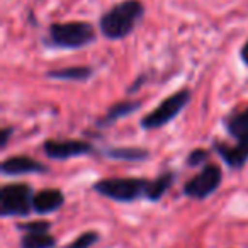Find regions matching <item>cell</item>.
Here are the masks:
<instances>
[{
  "mask_svg": "<svg viewBox=\"0 0 248 248\" xmlns=\"http://www.w3.org/2000/svg\"><path fill=\"white\" fill-rule=\"evenodd\" d=\"M145 17V5L140 0H123L99 19V29L109 41L128 38Z\"/></svg>",
  "mask_w": 248,
  "mask_h": 248,
  "instance_id": "1",
  "label": "cell"
},
{
  "mask_svg": "<svg viewBox=\"0 0 248 248\" xmlns=\"http://www.w3.org/2000/svg\"><path fill=\"white\" fill-rule=\"evenodd\" d=\"M95 28L87 21L55 22L49 26L45 43L58 49H80L95 41Z\"/></svg>",
  "mask_w": 248,
  "mask_h": 248,
  "instance_id": "2",
  "label": "cell"
},
{
  "mask_svg": "<svg viewBox=\"0 0 248 248\" xmlns=\"http://www.w3.org/2000/svg\"><path fill=\"white\" fill-rule=\"evenodd\" d=\"M150 180L146 179H102L93 184V190L117 202H133L146 196Z\"/></svg>",
  "mask_w": 248,
  "mask_h": 248,
  "instance_id": "3",
  "label": "cell"
},
{
  "mask_svg": "<svg viewBox=\"0 0 248 248\" xmlns=\"http://www.w3.org/2000/svg\"><path fill=\"white\" fill-rule=\"evenodd\" d=\"M190 102V92L187 89H182L179 92L172 93L170 97H167L162 104H158V107L148 112L145 117H141L140 124L145 129H158L165 124H169L170 121H173Z\"/></svg>",
  "mask_w": 248,
  "mask_h": 248,
  "instance_id": "4",
  "label": "cell"
},
{
  "mask_svg": "<svg viewBox=\"0 0 248 248\" xmlns=\"http://www.w3.org/2000/svg\"><path fill=\"white\" fill-rule=\"evenodd\" d=\"M34 192L28 184H9L0 189V216H28L32 211Z\"/></svg>",
  "mask_w": 248,
  "mask_h": 248,
  "instance_id": "5",
  "label": "cell"
},
{
  "mask_svg": "<svg viewBox=\"0 0 248 248\" xmlns=\"http://www.w3.org/2000/svg\"><path fill=\"white\" fill-rule=\"evenodd\" d=\"M221 180H223V170L217 165L209 163L196 177L187 180V184L184 186V194L192 199H206L214 190H217Z\"/></svg>",
  "mask_w": 248,
  "mask_h": 248,
  "instance_id": "6",
  "label": "cell"
},
{
  "mask_svg": "<svg viewBox=\"0 0 248 248\" xmlns=\"http://www.w3.org/2000/svg\"><path fill=\"white\" fill-rule=\"evenodd\" d=\"M45 153L49 158L55 160H68L77 156H85L95 152L89 141H80V140H68V141H58V140H48L43 145Z\"/></svg>",
  "mask_w": 248,
  "mask_h": 248,
  "instance_id": "7",
  "label": "cell"
},
{
  "mask_svg": "<svg viewBox=\"0 0 248 248\" xmlns=\"http://www.w3.org/2000/svg\"><path fill=\"white\" fill-rule=\"evenodd\" d=\"M0 170L4 175H26V173H43L48 172L45 165L41 162L34 158H29V156H12L2 162Z\"/></svg>",
  "mask_w": 248,
  "mask_h": 248,
  "instance_id": "8",
  "label": "cell"
},
{
  "mask_svg": "<svg viewBox=\"0 0 248 248\" xmlns=\"http://www.w3.org/2000/svg\"><path fill=\"white\" fill-rule=\"evenodd\" d=\"M65 204V194L60 189L39 190L32 197V211L38 214H49L58 211Z\"/></svg>",
  "mask_w": 248,
  "mask_h": 248,
  "instance_id": "9",
  "label": "cell"
},
{
  "mask_svg": "<svg viewBox=\"0 0 248 248\" xmlns=\"http://www.w3.org/2000/svg\"><path fill=\"white\" fill-rule=\"evenodd\" d=\"M140 107H141L140 100H119L114 106H110L100 119L95 121V126L99 129H106L109 126H112L114 123H117L119 119H123V117H128L129 114L138 110Z\"/></svg>",
  "mask_w": 248,
  "mask_h": 248,
  "instance_id": "10",
  "label": "cell"
},
{
  "mask_svg": "<svg viewBox=\"0 0 248 248\" xmlns=\"http://www.w3.org/2000/svg\"><path fill=\"white\" fill-rule=\"evenodd\" d=\"M214 152L223 158V162L226 163L228 167L231 169H241L245 163L248 162V150L245 148L243 145H226V143H219V141H214L213 145Z\"/></svg>",
  "mask_w": 248,
  "mask_h": 248,
  "instance_id": "11",
  "label": "cell"
},
{
  "mask_svg": "<svg viewBox=\"0 0 248 248\" xmlns=\"http://www.w3.org/2000/svg\"><path fill=\"white\" fill-rule=\"evenodd\" d=\"M93 75V68L92 66H65V68H58V70H49L46 73L48 78L53 80H63V82H87L90 77Z\"/></svg>",
  "mask_w": 248,
  "mask_h": 248,
  "instance_id": "12",
  "label": "cell"
},
{
  "mask_svg": "<svg viewBox=\"0 0 248 248\" xmlns=\"http://www.w3.org/2000/svg\"><path fill=\"white\" fill-rule=\"evenodd\" d=\"M173 182H175V173L173 172H165L160 177H156L155 180H150L145 199L152 201V202L160 201L163 197V194L173 186Z\"/></svg>",
  "mask_w": 248,
  "mask_h": 248,
  "instance_id": "13",
  "label": "cell"
},
{
  "mask_svg": "<svg viewBox=\"0 0 248 248\" xmlns=\"http://www.w3.org/2000/svg\"><path fill=\"white\" fill-rule=\"evenodd\" d=\"M104 153L109 158L124 162H143L150 156V152L145 148H107L104 150Z\"/></svg>",
  "mask_w": 248,
  "mask_h": 248,
  "instance_id": "14",
  "label": "cell"
},
{
  "mask_svg": "<svg viewBox=\"0 0 248 248\" xmlns=\"http://www.w3.org/2000/svg\"><path fill=\"white\" fill-rule=\"evenodd\" d=\"M56 240L48 233H26L21 240V248H55Z\"/></svg>",
  "mask_w": 248,
  "mask_h": 248,
  "instance_id": "15",
  "label": "cell"
},
{
  "mask_svg": "<svg viewBox=\"0 0 248 248\" xmlns=\"http://www.w3.org/2000/svg\"><path fill=\"white\" fill-rule=\"evenodd\" d=\"M226 129L231 136H234L236 140L243 138L245 135H248V107L243 112L236 114V116L230 117L226 121Z\"/></svg>",
  "mask_w": 248,
  "mask_h": 248,
  "instance_id": "16",
  "label": "cell"
},
{
  "mask_svg": "<svg viewBox=\"0 0 248 248\" xmlns=\"http://www.w3.org/2000/svg\"><path fill=\"white\" fill-rule=\"evenodd\" d=\"M99 241V233L97 231H85V233L78 234L72 243H68L65 248H90Z\"/></svg>",
  "mask_w": 248,
  "mask_h": 248,
  "instance_id": "17",
  "label": "cell"
},
{
  "mask_svg": "<svg viewBox=\"0 0 248 248\" xmlns=\"http://www.w3.org/2000/svg\"><path fill=\"white\" fill-rule=\"evenodd\" d=\"M19 228L22 231H26V233H48L51 230V223L46 219H36L24 224H19Z\"/></svg>",
  "mask_w": 248,
  "mask_h": 248,
  "instance_id": "18",
  "label": "cell"
},
{
  "mask_svg": "<svg viewBox=\"0 0 248 248\" xmlns=\"http://www.w3.org/2000/svg\"><path fill=\"white\" fill-rule=\"evenodd\" d=\"M207 158H209V152H206V150H202V148L192 150V152L189 153V156H187V165L201 167V165H204V162H207Z\"/></svg>",
  "mask_w": 248,
  "mask_h": 248,
  "instance_id": "19",
  "label": "cell"
},
{
  "mask_svg": "<svg viewBox=\"0 0 248 248\" xmlns=\"http://www.w3.org/2000/svg\"><path fill=\"white\" fill-rule=\"evenodd\" d=\"M146 82V75H140L138 77V80H135V82L129 85V89H128V93H135V92H138L140 89H141V85Z\"/></svg>",
  "mask_w": 248,
  "mask_h": 248,
  "instance_id": "20",
  "label": "cell"
},
{
  "mask_svg": "<svg viewBox=\"0 0 248 248\" xmlns=\"http://www.w3.org/2000/svg\"><path fill=\"white\" fill-rule=\"evenodd\" d=\"M12 133H14V128H4L2 129V135H0V146H2V148L7 146L9 138H11Z\"/></svg>",
  "mask_w": 248,
  "mask_h": 248,
  "instance_id": "21",
  "label": "cell"
},
{
  "mask_svg": "<svg viewBox=\"0 0 248 248\" xmlns=\"http://www.w3.org/2000/svg\"><path fill=\"white\" fill-rule=\"evenodd\" d=\"M240 58H241V62H243L245 65L248 66V41L245 43L243 46H241V51H240Z\"/></svg>",
  "mask_w": 248,
  "mask_h": 248,
  "instance_id": "22",
  "label": "cell"
},
{
  "mask_svg": "<svg viewBox=\"0 0 248 248\" xmlns=\"http://www.w3.org/2000/svg\"><path fill=\"white\" fill-rule=\"evenodd\" d=\"M238 143H240V145H243L245 148L248 150V135H245L243 138H240V140H238Z\"/></svg>",
  "mask_w": 248,
  "mask_h": 248,
  "instance_id": "23",
  "label": "cell"
}]
</instances>
